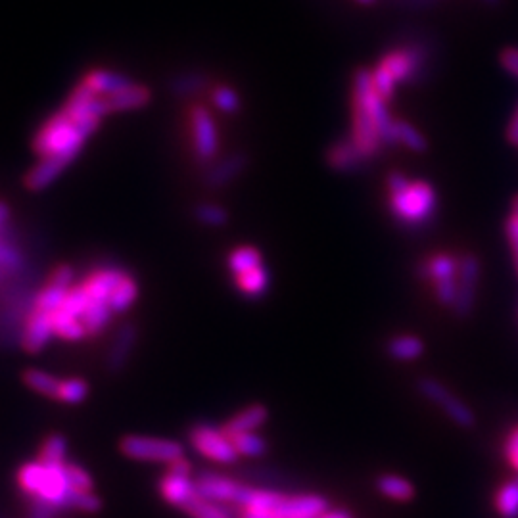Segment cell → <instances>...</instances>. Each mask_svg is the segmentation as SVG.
I'll return each mask as SVG.
<instances>
[{"instance_id": "cell-7", "label": "cell", "mask_w": 518, "mask_h": 518, "mask_svg": "<svg viewBox=\"0 0 518 518\" xmlns=\"http://www.w3.org/2000/svg\"><path fill=\"white\" fill-rule=\"evenodd\" d=\"M426 60V48L421 43H409L386 52L378 66L396 81V85H401L421 77Z\"/></svg>"}, {"instance_id": "cell-32", "label": "cell", "mask_w": 518, "mask_h": 518, "mask_svg": "<svg viewBox=\"0 0 518 518\" xmlns=\"http://www.w3.org/2000/svg\"><path fill=\"white\" fill-rule=\"evenodd\" d=\"M22 378H24L25 386L31 388L33 392L52 398V400L58 398L60 378L50 375L47 371H41V369H27Z\"/></svg>"}, {"instance_id": "cell-14", "label": "cell", "mask_w": 518, "mask_h": 518, "mask_svg": "<svg viewBox=\"0 0 518 518\" xmlns=\"http://www.w3.org/2000/svg\"><path fill=\"white\" fill-rule=\"evenodd\" d=\"M198 495L204 499H210L213 503H240V497L244 494L246 486L238 484L231 478L219 476V474H202L196 480Z\"/></svg>"}, {"instance_id": "cell-18", "label": "cell", "mask_w": 518, "mask_h": 518, "mask_svg": "<svg viewBox=\"0 0 518 518\" xmlns=\"http://www.w3.org/2000/svg\"><path fill=\"white\" fill-rule=\"evenodd\" d=\"M125 275L127 273L119 267H102L83 283V288L87 290V294L93 302H108L110 304V298H112L114 290L118 288V284L123 281Z\"/></svg>"}, {"instance_id": "cell-20", "label": "cell", "mask_w": 518, "mask_h": 518, "mask_svg": "<svg viewBox=\"0 0 518 518\" xmlns=\"http://www.w3.org/2000/svg\"><path fill=\"white\" fill-rule=\"evenodd\" d=\"M160 494L167 503L183 511L185 505H189L190 501L198 495V490H196V482H192L190 476L167 472L160 482Z\"/></svg>"}, {"instance_id": "cell-10", "label": "cell", "mask_w": 518, "mask_h": 518, "mask_svg": "<svg viewBox=\"0 0 518 518\" xmlns=\"http://www.w3.org/2000/svg\"><path fill=\"white\" fill-rule=\"evenodd\" d=\"M423 271L424 277L434 283L440 304L453 307L455 296H457L459 261L448 254H438L424 263Z\"/></svg>"}, {"instance_id": "cell-57", "label": "cell", "mask_w": 518, "mask_h": 518, "mask_svg": "<svg viewBox=\"0 0 518 518\" xmlns=\"http://www.w3.org/2000/svg\"><path fill=\"white\" fill-rule=\"evenodd\" d=\"M357 4H361V6H371V4H375L377 0H355Z\"/></svg>"}, {"instance_id": "cell-38", "label": "cell", "mask_w": 518, "mask_h": 518, "mask_svg": "<svg viewBox=\"0 0 518 518\" xmlns=\"http://www.w3.org/2000/svg\"><path fill=\"white\" fill-rule=\"evenodd\" d=\"M194 219L204 227H225L229 223V212L219 204L204 202L194 208Z\"/></svg>"}, {"instance_id": "cell-44", "label": "cell", "mask_w": 518, "mask_h": 518, "mask_svg": "<svg viewBox=\"0 0 518 518\" xmlns=\"http://www.w3.org/2000/svg\"><path fill=\"white\" fill-rule=\"evenodd\" d=\"M70 509L95 515L102 509V501L95 492H73L70 497Z\"/></svg>"}, {"instance_id": "cell-4", "label": "cell", "mask_w": 518, "mask_h": 518, "mask_svg": "<svg viewBox=\"0 0 518 518\" xmlns=\"http://www.w3.org/2000/svg\"><path fill=\"white\" fill-rule=\"evenodd\" d=\"M66 463H56V465H45L43 461L25 463L18 471L20 488L31 497L48 501L58 511L70 509V497L75 490L71 488Z\"/></svg>"}, {"instance_id": "cell-31", "label": "cell", "mask_w": 518, "mask_h": 518, "mask_svg": "<svg viewBox=\"0 0 518 518\" xmlns=\"http://www.w3.org/2000/svg\"><path fill=\"white\" fill-rule=\"evenodd\" d=\"M394 144H401L417 154L424 152L428 146L423 133L405 119H394Z\"/></svg>"}, {"instance_id": "cell-6", "label": "cell", "mask_w": 518, "mask_h": 518, "mask_svg": "<svg viewBox=\"0 0 518 518\" xmlns=\"http://www.w3.org/2000/svg\"><path fill=\"white\" fill-rule=\"evenodd\" d=\"M194 156L200 164L210 165L219 154V131L212 112L204 104H194L189 112Z\"/></svg>"}, {"instance_id": "cell-22", "label": "cell", "mask_w": 518, "mask_h": 518, "mask_svg": "<svg viewBox=\"0 0 518 518\" xmlns=\"http://www.w3.org/2000/svg\"><path fill=\"white\" fill-rule=\"evenodd\" d=\"M367 160L361 156V152L357 150L352 139H344V141L334 142L327 152V164L330 169L340 171V173H350L361 169V165Z\"/></svg>"}, {"instance_id": "cell-30", "label": "cell", "mask_w": 518, "mask_h": 518, "mask_svg": "<svg viewBox=\"0 0 518 518\" xmlns=\"http://www.w3.org/2000/svg\"><path fill=\"white\" fill-rule=\"evenodd\" d=\"M378 492L396 501H409L415 497V488L409 480L401 478L398 474H384L377 480Z\"/></svg>"}, {"instance_id": "cell-47", "label": "cell", "mask_w": 518, "mask_h": 518, "mask_svg": "<svg viewBox=\"0 0 518 518\" xmlns=\"http://www.w3.org/2000/svg\"><path fill=\"white\" fill-rule=\"evenodd\" d=\"M499 62H501V66H503V70L507 71V73H511L513 77H517L518 79V48L511 47L505 48L503 52H501V56H499Z\"/></svg>"}, {"instance_id": "cell-19", "label": "cell", "mask_w": 518, "mask_h": 518, "mask_svg": "<svg viewBox=\"0 0 518 518\" xmlns=\"http://www.w3.org/2000/svg\"><path fill=\"white\" fill-rule=\"evenodd\" d=\"M68 165H70V162L60 158V156L41 158V162L25 175V187L31 192H41V190L48 189L64 173V169Z\"/></svg>"}, {"instance_id": "cell-5", "label": "cell", "mask_w": 518, "mask_h": 518, "mask_svg": "<svg viewBox=\"0 0 518 518\" xmlns=\"http://www.w3.org/2000/svg\"><path fill=\"white\" fill-rule=\"evenodd\" d=\"M119 449L125 457L135 461H148V463H173L181 457H185L183 444L175 440L165 438H152V436H125L119 442Z\"/></svg>"}, {"instance_id": "cell-36", "label": "cell", "mask_w": 518, "mask_h": 518, "mask_svg": "<svg viewBox=\"0 0 518 518\" xmlns=\"http://www.w3.org/2000/svg\"><path fill=\"white\" fill-rule=\"evenodd\" d=\"M495 507L503 518H518V478L499 488L495 495Z\"/></svg>"}, {"instance_id": "cell-29", "label": "cell", "mask_w": 518, "mask_h": 518, "mask_svg": "<svg viewBox=\"0 0 518 518\" xmlns=\"http://www.w3.org/2000/svg\"><path fill=\"white\" fill-rule=\"evenodd\" d=\"M112 317H114V311H112L108 302H93L91 300V304L87 307L85 315L81 317V321L89 332V336H96L112 323Z\"/></svg>"}, {"instance_id": "cell-40", "label": "cell", "mask_w": 518, "mask_h": 518, "mask_svg": "<svg viewBox=\"0 0 518 518\" xmlns=\"http://www.w3.org/2000/svg\"><path fill=\"white\" fill-rule=\"evenodd\" d=\"M68 292H70V288L48 283L47 288L37 296V306H35V309L45 311V313H50V315L56 313L60 307L64 306Z\"/></svg>"}, {"instance_id": "cell-54", "label": "cell", "mask_w": 518, "mask_h": 518, "mask_svg": "<svg viewBox=\"0 0 518 518\" xmlns=\"http://www.w3.org/2000/svg\"><path fill=\"white\" fill-rule=\"evenodd\" d=\"M240 518H279L275 513L269 511H258V509H242Z\"/></svg>"}, {"instance_id": "cell-9", "label": "cell", "mask_w": 518, "mask_h": 518, "mask_svg": "<svg viewBox=\"0 0 518 518\" xmlns=\"http://www.w3.org/2000/svg\"><path fill=\"white\" fill-rule=\"evenodd\" d=\"M419 392L423 394L426 400L442 407V411L448 415L453 423L459 424L463 428H471L476 423V417H474L471 407L459 400L455 394H451L440 380L430 377L421 378L419 380Z\"/></svg>"}, {"instance_id": "cell-16", "label": "cell", "mask_w": 518, "mask_h": 518, "mask_svg": "<svg viewBox=\"0 0 518 518\" xmlns=\"http://www.w3.org/2000/svg\"><path fill=\"white\" fill-rule=\"evenodd\" d=\"M137 338H139V330L135 327V323L127 321V323L119 325L118 330H116V338H114L108 357H106V367H108L110 373L116 375L127 367V363L133 355V350H135Z\"/></svg>"}, {"instance_id": "cell-37", "label": "cell", "mask_w": 518, "mask_h": 518, "mask_svg": "<svg viewBox=\"0 0 518 518\" xmlns=\"http://www.w3.org/2000/svg\"><path fill=\"white\" fill-rule=\"evenodd\" d=\"M89 396V382L83 378H68V380H60V388H58V398L56 400L68 405H79L87 400Z\"/></svg>"}, {"instance_id": "cell-15", "label": "cell", "mask_w": 518, "mask_h": 518, "mask_svg": "<svg viewBox=\"0 0 518 518\" xmlns=\"http://www.w3.org/2000/svg\"><path fill=\"white\" fill-rule=\"evenodd\" d=\"M248 156L244 152H233L229 156H225L223 160L215 162L208 167L206 175H204V185L208 189L219 190L229 187L233 181H236L248 167Z\"/></svg>"}, {"instance_id": "cell-58", "label": "cell", "mask_w": 518, "mask_h": 518, "mask_svg": "<svg viewBox=\"0 0 518 518\" xmlns=\"http://www.w3.org/2000/svg\"><path fill=\"white\" fill-rule=\"evenodd\" d=\"M513 213H517L518 215V196L513 200Z\"/></svg>"}, {"instance_id": "cell-52", "label": "cell", "mask_w": 518, "mask_h": 518, "mask_svg": "<svg viewBox=\"0 0 518 518\" xmlns=\"http://www.w3.org/2000/svg\"><path fill=\"white\" fill-rule=\"evenodd\" d=\"M169 472L179 474V476H190V474H192V465H190L185 457H181V459L169 463Z\"/></svg>"}, {"instance_id": "cell-21", "label": "cell", "mask_w": 518, "mask_h": 518, "mask_svg": "<svg viewBox=\"0 0 518 518\" xmlns=\"http://www.w3.org/2000/svg\"><path fill=\"white\" fill-rule=\"evenodd\" d=\"M83 83L98 96H112L116 93H121L125 89H129L135 81L131 77H127L125 73H119V71L102 70V68H96V70L89 71L83 79Z\"/></svg>"}, {"instance_id": "cell-42", "label": "cell", "mask_w": 518, "mask_h": 518, "mask_svg": "<svg viewBox=\"0 0 518 518\" xmlns=\"http://www.w3.org/2000/svg\"><path fill=\"white\" fill-rule=\"evenodd\" d=\"M183 511L190 518H231V515L225 509H221L217 503L204 499L200 495H196L189 505H185Z\"/></svg>"}, {"instance_id": "cell-8", "label": "cell", "mask_w": 518, "mask_h": 518, "mask_svg": "<svg viewBox=\"0 0 518 518\" xmlns=\"http://www.w3.org/2000/svg\"><path fill=\"white\" fill-rule=\"evenodd\" d=\"M189 440L200 455L212 459L215 463L231 465L238 459V451L233 446V440L212 424H196L189 432Z\"/></svg>"}, {"instance_id": "cell-23", "label": "cell", "mask_w": 518, "mask_h": 518, "mask_svg": "<svg viewBox=\"0 0 518 518\" xmlns=\"http://www.w3.org/2000/svg\"><path fill=\"white\" fill-rule=\"evenodd\" d=\"M210 89V77L204 71H181L169 81V93L177 98H192Z\"/></svg>"}, {"instance_id": "cell-3", "label": "cell", "mask_w": 518, "mask_h": 518, "mask_svg": "<svg viewBox=\"0 0 518 518\" xmlns=\"http://www.w3.org/2000/svg\"><path fill=\"white\" fill-rule=\"evenodd\" d=\"M386 185L390 210L405 225H423L438 208L436 190L426 181H411L407 175L394 171L388 175Z\"/></svg>"}, {"instance_id": "cell-49", "label": "cell", "mask_w": 518, "mask_h": 518, "mask_svg": "<svg viewBox=\"0 0 518 518\" xmlns=\"http://www.w3.org/2000/svg\"><path fill=\"white\" fill-rule=\"evenodd\" d=\"M505 231H507V238H509V244H511V250H513V256H515V263H517L518 271V215L517 213H511V217L507 219V225H505Z\"/></svg>"}, {"instance_id": "cell-24", "label": "cell", "mask_w": 518, "mask_h": 518, "mask_svg": "<svg viewBox=\"0 0 518 518\" xmlns=\"http://www.w3.org/2000/svg\"><path fill=\"white\" fill-rule=\"evenodd\" d=\"M267 419H269V411L263 405H250V407L242 409L238 415H235L221 430L229 438H233V436L242 434V432L258 430L259 426L267 423Z\"/></svg>"}, {"instance_id": "cell-25", "label": "cell", "mask_w": 518, "mask_h": 518, "mask_svg": "<svg viewBox=\"0 0 518 518\" xmlns=\"http://www.w3.org/2000/svg\"><path fill=\"white\" fill-rule=\"evenodd\" d=\"M110 112H131V110H141L150 100L152 93L148 87L133 83L129 89L116 93V95L106 96Z\"/></svg>"}, {"instance_id": "cell-26", "label": "cell", "mask_w": 518, "mask_h": 518, "mask_svg": "<svg viewBox=\"0 0 518 518\" xmlns=\"http://www.w3.org/2000/svg\"><path fill=\"white\" fill-rule=\"evenodd\" d=\"M236 286L238 290L246 296V298H259L265 294L267 286H269V273L267 269L261 265L256 269H250L242 275H236Z\"/></svg>"}, {"instance_id": "cell-50", "label": "cell", "mask_w": 518, "mask_h": 518, "mask_svg": "<svg viewBox=\"0 0 518 518\" xmlns=\"http://www.w3.org/2000/svg\"><path fill=\"white\" fill-rule=\"evenodd\" d=\"M73 279H75V273H73V269H71L70 265H60V267L52 273L50 283L64 286V288H71Z\"/></svg>"}, {"instance_id": "cell-41", "label": "cell", "mask_w": 518, "mask_h": 518, "mask_svg": "<svg viewBox=\"0 0 518 518\" xmlns=\"http://www.w3.org/2000/svg\"><path fill=\"white\" fill-rule=\"evenodd\" d=\"M233 446H235L238 455H246V457H261L267 451L265 440L258 436L256 432H242L231 438Z\"/></svg>"}, {"instance_id": "cell-35", "label": "cell", "mask_w": 518, "mask_h": 518, "mask_svg": "<svg viewBox=\"0 0 518 518\" xmlns=\"http://www.w3.org/2000/svg\"><path fill=\"white\" fill-rule=\"evenodd\" d=\"M263 265V259L259 250H256L254 246H242V248H236L231 252L229 256V269L233 271V275H242L250 269H256Z\"/></svg>"}, {"instance_id": "cell-53", "label": "cell", "mask_w": 518, "mask_h": 518, "mask_svg": "<svg viewBox=\"0 0 518 518\" xmlns=\"http://www.w3.org/2000/svg\"><path fill=\"white\" fill-rule=\"evenodd\" d=\"M507 139L511 144H517L518 146V106L513 114V118L509 121V127H507Z\"/></svg>"}, {"instance_id": "cell-51", "label": "cell", "mask_w": 518, "mask_h": 518, "mask_svg": "<svg viewBox=\"0 0 518 518\" xmlns=\"http://www.w3.org/2000/svg\"><path fill=\"white\" fill-rule=\"evenodd\" d=\"M505 455H507V461L511 463V467L518 472V426L509 434V438H507Z\"/></svg>"}, {"instance_id": "cell-45", "label": "cell", "mask_w": 518, "mask_h": 518, "mask_svg": "<svg viewBox=\"0 0 518 518\" xmlns=\"http://www.w3.org/2000/svg\"><path fill=\"white\" fill-rule=\"evenodd\" d=\"M66 471H68L71 488H73L75 492H93V490H95V480H93V476L85 471L83 467H79V465H75V463H66Z\"/></svg>"}, {"instance_id": "cell-27", "label": "cell", "mask_w": 518, "mask_h": 518, "mask_svg": "<svg viewBox=\"0 0 518 518\" xmlns=\"http://www.w3.org/2000/svg\"><path fill=\"white\" fill-rule=\"evenodd\" d=\"M424 354V344L421 338L411 334L396 336L388 344V355L396 361H415Z\"/></svg>"}, {"instance_id": "cell-34", "label": "cell", "mask_w": 518, "mask_h": 518, "mask_svg": "<svg viewBox=\"0 0 518 518\" xmlns=\"http://www.w3.org/2000/svg\"><path fill=\"white\" fill-rule=\"evenodd\" d=\"M210 96H212V104L221 112V114H227V116H235L240 112L242 108V100L240 95L236 93L233 87L229 85H215L210 89Z\"/></svg>"}, {"instance_id": "cell-13", "label": "cell", "mask_w": 518, "mask_h": 518, "mask_svg": "<svg viewBox=\"0 0 518 518\" xmlns=\"http://www.w3.org/2000/svg\"><path fill=\"white\" fill-rule=\"evenodd\" d=\"M327 511L329 503L321 495H283L277 507L269 513H275L279 518H321Z\"/></svg>"}, {"instance_id": "cell-48", "label": "cell", "mask_w": 518, "mask_h": 518, "mask_svg": "<svg viewBox=\"0 0 518 518\" xmlns=\"http://www.w3.org/2000/svg\"><path fill=\"white\" fill-rule=\"evenodd\" d=\"M58 515V509L50 505L48 501H43L39 497H33L31 505V518H54Z\"/></svg>"}, {"instance_id": "cell-2", "label": "cell", "mask_w": 518, "mask_h": 518, "mask_svg": "<svg viewBox=\"0 0 518 518\" xmlns=\"http://www.w3.org/2000/svg\"><path fill=\"white\" fill-rule=\"evenodd\" d=\"M98 127L100 121L77 123L62 110L39 129V133L33 139V150L41 158L60 156L71 164L79 156L87 139L98 131Z\"/></svg>"}, {"instance_id": "cell-12", "label": "cell", "mask_w": 518, "mask_h": 518, "mask_svg": "<svg viewBox=\"0 0 518 518\" xmlns=\"http://www.w3.org/2000/svg\"><path fill=\"white\" fill-rule=\"evenodd\" d=\"M64 112L77 123L100 121L108 114H112L106 96L95 95L83 81L73 89V93L64 106Z\"/></svg>"}, {"instance_id": "cell-11", "label": "cell", "mask_w": 518, "mask_h": 518, "mask_svg": "<svg viewBox=\"0 0 518 518\" xmlns=\"http://www.w3.org/2000/svg\"><path fill=\"white\" fill-rule=\"evenodd\" d=\"M480 283V261L476 256H463L459 259V273H457V296L453 311L459 319H467L472 313L476 302V292Z\"/></svg>"}, {"instance_id": "cell-59", "label": "cell", "mask_w": 518, "mask_h": 518, "mask_svg": "<svg viewBox=\"0 0 518 518\" xmlns=\"http://www.w3.org/2000/svg\"><path fill=\"white\" fill-rule=\"evenodd\" d=\"M484 2H486V4H497L499 0H484Z\"/></svg>"}, {"instance_id": "cell-17", "label": "cell", "mask_w": 518, "mask_h": 518, "mask_svg": "<svg viewBox=\"0 0 518 518\" xmlns=\"http://www.w3.org/2000/svg\"><path fill=\"white\" fill-rule=\"evenodd\" d=\"M54 325H52V315L35 309L33 315L29 317L24 332V348L29 354H39L45 350L48 342L54 338Z\"/></svg>"}, {"instance_id": "cell-28", "label": "cell", "mask_w": 518, "mask_h": 518, "mask_svg": "<svg viewBox=\"0 0 518 518\" xmlns=\"http://www.w3.org/2000/svg\"><path fill=\"white\" fill-rule=\"evenodd\" d=\"M52 325H54V332L56 336L70 340V342H79L85 336H89V332L85 329L83 321L77 317H71L66 311L58 309L56 313H52Z\"/></svg>"}, {"instance_id": "cell-55", "label": "cell", "mask_w": 518, "mask_h": 518, "mask_svg": "<svg viewBox=\"0 0 518 518\" xmlns=\"http://www.w3.org/2000/svg\"><path fill=\"white\" fill-rule=\"evenodd\" d=\"M8 217H10V208H8V204L0 202V227L8 221Z\"/></svg>"}, {"instance_id": "cell-1", "label": "cell", "mask_w": 518, "mask_h": 518, "mask_svg": "<svg viewBox=\"0 0 518 518\" xmlns=\"http://www.w3.org/2000/svg\"><path fill=\"white\" fill-rule=\"evenodd\" d=\"M371 81V71L359 70L352 93V141L365 160L375 158L382 146L394 144V116Z\"/></svg>"}, {"instance_id": "cell-39", "label": "cell", "mask_w": 518, "mask_h": 518, "mask_svg": "<svg viewBox=\"0 0 518 518\" xmlns=\"http://www.w3.org/2000/svg\"><path fill=\"white\" fill-rule=\"evenodd\" d=\"M68 459V440L62 434H52L48 436L47 442L41 449L39 461L45 465H56V463H66Z\"/></svg>"}, {"instance_id": "cell-33", "label": "cell", "mask_w": 518, "mask_h": 518, "mask_svg": "<svg viewBox=\"0 0 518 518\" xmlns=\"http://www.w3.org/2000/svg\"><path fill=\"white\" fill-rule=\"evenodd\" d=\"M137 298H139V284L127 273L123 281L118 284V288L114 290L110 298V307L114 313H125L131 309Z\"/></svg>"}, {"instance_id": "cell-46", "label": "cell", "mask_w": 518, "mask_h": 518, "mask_svg": "<svg viewBox=\"0 0 518 518\" xmlns=\"http://www.w3.org/2000/svg\"><path fill=\"white\" fill-rule=\"evenodd\" d=\"M22 265V254L6 244H0V269H18Z\"/></svg>"}, {"instance_id": "cell-56", "label": "cell", "mask_w": 518, "mask_h": 518, "mask_svg": "<svg viewBox=\"0 0 518 518\" xmlns=\"http://www.w3.org/2000/svg\"><path fill=\"white\" fill-rule=\"evenodd\" d=\"M321 518H352L346 511H327Z\"/></svg>"}, {"instance_id": "cell-43", "label": "cell", "mask_w": 518, "mask_h": 518, "mask_svg": "<svg viewBox=\"0 0 518 518\" xmlns=\"http://www.w3.org/2000/svg\"><path fill=\"white\" fill-rule=\"evenodd\" d=\"M89 304H91V298H89L87 290H85L83 284H81V286H77V288H70V292H68V296H66V302H64V306L60 307V309L66 311L71 317L81 319V317L85 315Z\"/></svg>"}]
</instances>
